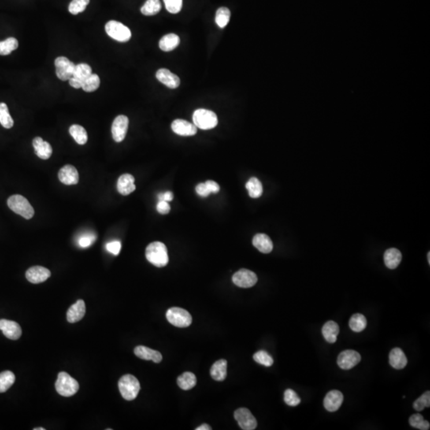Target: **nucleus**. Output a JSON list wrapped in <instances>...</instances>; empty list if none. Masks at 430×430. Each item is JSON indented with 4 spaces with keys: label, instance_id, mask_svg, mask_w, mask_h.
<instances>
[{
    "label": "nucleus",
    "instance_id": "obj_16",
    "mask_svg": "<svg viewBox=\"0 0 430 430\" xmlns=\"http://www.w3.org/2000/svg\"><path fill=\"white\" fill-rule=\"evenodd\" d=\"M172 128L175 133L182 136H191L197 133L196 126L181 119H177L172 122Z\"/></svg>",
    "mask_w": 430,
    "mask_h": 430
},
{
    "label": "nucleus",
    "instance_id": "obj_44",
    "mask_svg": "<svg viewBox=\"0 0 430 430\" xmlns=\"http://www.w3.org/2000/svg\"><path fill=\"white\" fill-rule=\"evenodd\" d=\"M284 402L290 406H297L301 403V398L297 395V393L291 389H287L284 391Z\"/></svg>",
    "mask_w": 430,
    "mask_h": 430
},
{
    "label": "nucleus",
    "instance_id": "obj_53",
    "mask_svg": "<svg viewBox=\"0 0 430 430\" xmlns=\"http://www.w3.org/2000/svg\"><path fill=\"white\" fill-rule=\"evenodd\" d=\"M427 256H428V264H430V253H429V252H428V255H427Z\"/></svg>",
    "mask_w": 430,
    "mask_h": 430
},
{
    "label": "nucleus",
    "instance_id": "obj_3",
    "mask_svg": "<svg viewBox=\"0 0 430 430\" xmlns=\"http://www.w3.org/2000/svg\"><path fill=\"white\" fill-rule=\"evenodd\" d=\"M55 388L57 392L63 397L75 395L79 390L78 381L71 377L66 372H60L57 375Z\"/></svg>",
    "mask_w": 430,
    "mask_h": 430
},
{
    "label": "nucleus",
    "instance_id": "obj_37",
    "mask_svg": "<svg viewBox=\"0 0 430 430\" xmlns=\"http://www.w3.org/2000/svg\"><path fill=\"white\" fill-rule=\"evenodd\" d=\"M19 46V42L15 38H8L5 41L0 42V55H8Z\"/></svg>",
    "mask_w": 430,
    "mask_h": 430
},
{
    "label": "nucleus",
    "instance_id": "obj_34",
    "mask_svg": "<svg viewBox=\"0 0 430 430\" xmlns=\"http://www.w3.org/2000/svg\"><path fill=\"white\" fill-rule=\"evenodd\" d=\"M162 5L160 0H147L141 8V13L146 16H155L160 12Z\"/></svg>",
    "mask_w": 430,
    "mask_h": 430
},
{
    "label": "nucleus",
    "instance_id": "obj_36",
    "mask_svg": "<svg viewBox=\"0 0 430 430\" xmlns=\"http://www.w3.org/2000/svg\"><path fill=\"white\" fill-rule=\"evenodd\" d=\"M0 123L5 128H12L14 125V120L10 115L8 105L5 103H0Z\"/></svg>",
    "mask_w": 430,
    "mask_h": 430
},
{
    "label": "nucleus",
    "instance_id": "obj_43",
    "mask_svg": "<svg viewBox=\"0 0 430 430\" xmlns=\"http://www.w3.org/2000/svg\"><path fill=\"white\" fill-rule=\"evenodd\" d=\"M430 406V392L424 393L420 398H417L414 402H413V408L417 411H422L423 409L425 407H429Z\"/></svg>",
    "mask_w": 430,
    "mask_h": 430
},
{
    "label": "nucleus",
    "instance_id": "obj_25",
    "mask_svg": "<svg viewBox=\"0 0 430 430\" xmlns=\"http://www.w3.org/2000/svg\"><path fill=\"white\" fill-rule=\"evenodd\" d=\"M389 361H390V366L397 370L403 369L407 364V358L405 353L402 349L398 347L393 349L390 351Z\"/></svg>",
    "mask_w": 430,
    "mask_h": 430
},
{
    "label": "nucleus",
    "instance_id": "obj_20",
    "mask_svg": "<svg viewBox=\"0 0 430 430\" xmlns=\"http://www.w3.org/2000/svg\"><path fill=\"white\" fill-rule=\"evenodd\" d=\"M86 304H85L84 301L78 300L75 305H73L69 308V310L67 312V320L71 324L80 321L84 317L85 314H86Z\"/></svg>",
    "mask_w": 430,
    "mask_h": 430
},
{
    "label": "nucleus",
    "instance_id": "obj_5",
    "mask_svg": "<svg viewBox=\"0 0 430 430\" xmlns=\"http://www.w3.org/2000/svg\"><path fill=\"white\" fill-rule=\"evenodd\" d=\"M193 121L197 128L202 130H209L215 128L218 124L217 115L207 109H200L194 111Z\"/></svg>",
    "mask_w": 430,
    "mask_h": 430
},
{
    "label": "nucleus",
    "instance_id": "obj_31",
    "mask_svg": "<svg viewBox=\"0 0 430 430\" xmlns=\"http://www.w3.org/2000/svg\"><path fill=\"white\" fill-rule=\"evenodd\" d=\"M69 133L78 145H84L87 143V131L82 126L73 124L69 128Z\"/></svg>",
    "mask_w": 430,
    "mask_h": 430
},
{
    "label": "nucleus",
    "instance_id": "obj_40",
    "mask_svg": "<svg viewBox=\"0 0 430 430\" xmlns=\"http://www.w3.org/2000/svg\"><path fill=\"white\" fill-rule=\"evenodd\" d=\"M409 424L413 428H418L421 430H428L429 428V422L424 420V417L421 414H413L409 417Z\"/></svg>",
    "mask_w": 430,
    "mask_h": 430
},
{
    "label": "nucleus",
    "instance_id": "obj_33",
    "mask_svg": "<svg viewBox=\"0 0 430 430\" xmlns=\"http://www.w3.org/2000/svg\"><path fill=\"white\" fill-rule=\"evenodd\" d=\"M367 324H368V321L365 316L360 313L353 315L349 321V327L354 332H361L364 331L367 327Z\"/></svg>",
    "mask_w": 430,
    "mask_h": 430
},
{
    "label": "nucleus",
    "instance_id": "obj_51",
    "mask_svg": "<svg viewBox=\"0 0 430 430\" xmlns=\"http://www.w3.org/2000/svg\"><path fill=\"white\" fill-rule=\"evenodd\" d=\"M159 201H166V202H171L174 198L173 193L171 191H167L165 193H160L158 194Z\"/></svg>",
    "mask_w": 430,
    "mask_h": 430
},
{
    "label": "nucleus",
    "instance_id": "obj_22",
    "mask_svg": "<svg viewBox=\"0 0 430 430\" xmlns=\"http://www.w3.org/2000/svg\"><path fill=\"white\" fill-rule=\"evenodd\" d=\"M134 353L141 360H152L156 364L162 361L163 356L158 350H153L145 346H138L134 350Z\"/></svg>",
    "mask_w": 430,
    "mask_h": 430
},
{
    "label": "nucleus",
    "instance_id": "obj_6",
    "mask_svg": "<svg viewBox=\"0 0 430 430\" xmlns=\"http://www.w3.org/2000/svg\"><path fill=\"white\" fill-rule=\"evenodd\" d=\"M170 324L177 327H187L192 323V316L185 309L174 307L168 309L166 314Z\"/></svg>",
    "mask_w": 430,
    "mask_h": 430
},
{
    "label": "nucleus",
    "instance_id": "obj_12",
    "mask_svg": "<svg viewBox=\"0 0 430 430\" xmlns=\"http://www.w3.org/2000/svg\"><path fill=\"white\" fill-rule=\"evenodd\" d=\"M361 361L360 353L354 350H343L337 359V364L343 370H350L354 368Z\"/></svg>",
    "mask_w": 430,
    "mask_h": 430
},
{
    "label": "nucleus",
    "instance_id": "obj_23",
    "mask_svg": "<svg viewBox=\"0 0 430 430\" xmlns=\"http://www.w3.org/2000/svg\"><path fill=\"white\" fill-rule=\"evenodd\" d=\"M33 146L35 149V154L42 159V160H48L50 158L53 149L50 144L44 141L41 137H35L33 140Z\"/></svg>",
    "mask_w": 430,
    "mask_h": 430
},
{
    "label": "nucleus",
    "instance_id": "obj_7",
    "mask_svg": "<svg viewBox=\"0 0 430 430\" xmlns=\"http://www.w3.org/2000/svg\"><path fill=\"white\" fill-rule=\"evenodd\" d=\"M105 31L109 37L120 42H128L131 37V31L128 27L114 20L106 23Z\"/></svg>",
    "mask_w": 430,
    "mask_h": 430
},
{
    "label": "nucleus",
    "instance_id": "obj_24",
    "mask_svg": "<svg viewBox=\"0 0 430 430\" xmlns=\"http://www.w3.org/2000/svg\"><path fill=\"white\" fill-rule=\"evenodd\" d=\"M253 245L262 253H269L273 249L270 238L265 234H257L253 238Z\"/></svg>",
    "mask_w": 430,
    "mask_h": 430
},
{
    "label": "nucleus",
    "instance_id": "obj_8",
    "mask_svg": "<svg viewBox=\"0 0 430 430\" xmlns=\"http://www.w3.org/2000/svg\"><path fill=\"white\" fill-rule=\"evenodd\" d=\"M54 65L56 67V75L57 78L63 82L69 80L72 78L76 67L75 63L69 61L65 57H57L54 61Z\"/></svg>",
    "mask_w": 430,
    "mask_h": 430
},
{
    "label": "nucleus",
    "instance_id": "obj_10",
    "mask_svg": "<svg viewBox=\"0 0 430 430\" xmlns=\"http://www.w3.org/2000/svg\"><path fill=\"white\" fill-rule=\"evenodd\" d=\"M234 418L243 430H253L257 428V422L251 412L246 408H239L234 412Z\"/></svg>",
    "mask_w": 430,
    "mask_h": 430
},
{
    "label": "nucleus",
    "instance_id": "obj_26",
    "mask_svg": "<svg viewBox=\"0 0 430 430\" xmlns=\"http://www.w3.org/2000/svg\"><path fill=\"white\" fill-rule=\"evenodd\" d=\"M402 253L395 248H391L385 252V265L390 269H394L397 268L402 261Z\"/></svg>",
    "mask_w": 430,
    "mask_h": 430
},
{
    "label": "nucleus",
    "instance_id": "obj_32",
    "mask_svg": "<svg viewBox=\"0 0 430 430\" xmlns=\"http://www.w3.org/2000/svg\"><path fill=\"white\" fill-rule=\"evenodd\" d=\"M246 187L251 198H257L261 196L263 193L262 184L257 178L252 177L248 181Z\"/></svg>",
    "mask_w": 430,
    "mask_h": 430
},
{
    "label": "nucleus",
    "instance_id": "obj_2",
    "mask_svg": "<svg viewBox=\"0 0 430 430\" xmlns=\"http://www.w3.org/2000/svg\"><path fill=\"white\" fill-rule=\"evenodd\" d=\"M119 390L122 397L127 401H132L137 397L140 390V384L135 376L125 375L119 380Z\"/></svg>",
    "mask_w": 430,
    "mask_h": 430
},
{
    "label": "nucleus",
    "instance_id": "obj_48",
    "mask_svg": "<svg viewBox=\"0 0 430 430\" xmlns=\"http://www.w3.org/2000/svg\"><path fill=\"white\" fill-rule=\"evenodd\" d=\"M156 209L161 214H168L171 210V206H170L168 202H166V201H159L158 204L156 206Z\"/></svg>",
    "mask_w": 430,
    "mask_h": 430
},
{
    "label": "nucleus",
    "instance_id": "obj_41",
    "mask_svg": "<svg viewBox=\"0 0 430 430\" xmlns=\"http://www.w3.org/2000/svg\"><path fill=\"white\" fill-rule=\"evenodd\" d=\"M253 360L257 362V364L265 367H271L273 364V359L272 358V356L265 350H259L253 354Z\"/></svg>",
    "mask_w": 430,
    "mask_h": 430
},
{
    "label": "nucleus",
    "instance_id": "obj_52",
    "mask_svg": "<svg viewBox=\"0 0 430 430\" xmlns=\"http://www.w3.org/2000/svg\"><path fill=\"white\" fill-rule=\"evenodd\" d=\"M196 430H211V427L209 426V424H203L200 425L198 428H195Z\"/></svg>",
    "mask_w": 430,
    "mask_h": 430
},
{
    "label": "nucleus",
    "instance_id": "obj_9",
    "mask_svg": "<svg viewBox=\"0 0 430 430\" xmlns=\"http://www.w3.org/2000/svg\"><path fill=\"white\" fill-rule=\"evenodd\" d=\"M232 280L234 284L238 287L247 289L257 284V276L252 271L246 268H242L233 275Z\"/></svg>",
    "mask_w": 430,
    "mask_h": 430
},
{
    "label": "nucleus",
    "instance_id": "obj_42",
    "mask_svg": "<svg viewBox=\"0 0 430 430\" xmlns=\"http://www.w3.org/2000/svg\"><path fill=\"white\" fill-rule=\"evenodd\" d=\"M90 4V0H73L69 6V12L72 15H78L82 13L86 10L88 4Z\"/></svg>",
    "mask_w": 430,
    "mask_h": 430
},
{
    "label": "nucleus",
    "instance_id": "obj_18",
    "mask_svg": "<svg viewBox=\"0 0 430 430\" xmlns=\"http://www.w3.org/2000/svg\"><path fill=\"white\" fill-rule=\"evenodd\" d=\"M343 402V395L339 390H331L324 398V405L327 411L335 412Z\"/></svg>",
    "mask_w": 430,
    "mask_h": 430
},
{
    "label": "nucleus",
    "instance_id": "obj_28",
    "mask_svg": "<svg viewBox=\"0 0 430 430\" xmlns=\"http://www.w3.org/2000/svg\"><path fill=\"white\" fill-rule=\"evenodd\" d=\"M339 333V325L334 321H328L324 324L322 328V334L324 335V339L329 343H334L336 342L337 336Z\"/></svg>",
    "mask_w": 430,
    "mask_h": 430
},
{
    "label": "nucleus",
    "instance_id": "obj_49",
    "mask_svg": "<svg viewBox=\"0 0 430 430\" xmlns=\"http://www.w3.org/2000/svg\"><path fill=\"white\" fill-rule=\"evenodd\" d=\"M197 194L200 196L202 197H207L209 196V194H210L209 192V190H208L207 187H206L205 183H199V184L197 186L196 188Z\"/></svg>",
    "mask_w": 430,
    "mask_h": 430
},
{
    "label": "nucleus",
    "instance_id": "obj_38",
    "mask_svg": "<svg viewBox=\"0 0 430 430\" xmlns=\"http://www.w3.org/2000/svg\"><path fill=\"white\" fill-rule=\"evenodd\" d=\"M231 19V12L227 8H220L217 11L215 16V22L220 28L227 27Z\"/></svg>",
    "mask_w": 430,
    "mask_h": 430
},
{
    "label": "nucleus",
    "instance_id": "obj_45",
    "mask_svg": "<svg viewBox=\"0 0 430 430\" xmlns=\"http://www.w3.org/2000/svg\"><path fill=\"white\" fill-rule=\"evenodd\" d=\"M166 9L172 14H177L180 12L183 6V0H164Z\"/></svg>",
    "mask_w": 430,
    "mask_h": 430
},
{
    "label": "nucleus",
    "instance_id": "obj_1",
    "mask_svg": "<svg viewBox=\"0 0 430 430\" xmlns=\"http://www.w3.org/2000/svg\"><path fill=\"white\" fill-rule=\"evenodd\" d=\"M146 258L151 264L161 268L168 265L169 261L168 249L162 242H154L149 244L145 252Z\"/></svg>",
    "mask_w": 430,
    "mask_h": 430
},
{
    "label": "nucleus",
    "instance_id": "obj_30",
    "mask_svg": "<svg viewBox=\"0 0 430 430\" xmlns=\"http://www.w3.org/2000/svg\"><path fill=\"white\" fill-rule=\"evenodd\" d=\"M177 384L182 390H191L196 386V376L191 372H185L178 378Z\"/></svg>",
    "mask_w": 430,
    "mask_h": 430
},
{
    "label": "nucleus",
    "instance_id": "obj_39",
    "mask_svg": "<svg viewBox=\"0 0 430 430\" xmlns=\"http://www.w3.org/2000/svg\"><path fill=\"white\" fill-rule=\"evenodd\" d=\"M100 84H101V81H100V78L98 77V75H95V74H92L85 81L82 88L84 91L87 92V93H92V92L96 91L99 88Z\"/></svg>",
    "mask_w": 430,
    "mask_h": 430
},
{
    "label": "nucleus",
    "instance_id": "obj_17",
    "mask_svg": "<svg viewBox=\"0 0 430 430\" xmlns=\"http://www.w3.org/2000/svg\"><path fill=\"white\" fill-rule=\"evenodd\" d=\"M58 179L63 184L75 185L79 181V174L75 167L67 164L60 169Z\"/></svg>",
    "mask_w": 430,
    "mask_h": 430
},
{
    "label": "nucleus",
    "instance_id": "obj_50",
    "mask_svg": "<svg viewBox=\"0 0 430 430\" xmlns=\"http://www.w3.org/2000/svg\"><path fill=\"white\" fill-rule=\"evenodd\" d=\"M205 184H206L208 190H209V192L210 193H215V194H216V193L219 192V190H220V187H219V185L216 182H214V181H206Z\"/></svg>",
    "mask_w": 430,
    "mask_h": 430
},
{
    "label": "nucleus",
    "instance_id": "obj_19",
    "mask_svg": "<svg viewBox=\"0 0 430 430\" xmlns=\"http://www.w3.org/2000/svg\"><path fill=\"white\" fill-rule=\"evenodd\" d=\"M156 78L167 87L176 89L180 85V79L177 75L171 72L169 69H160L156 72Z\"/></svg>",
    "mask_w": 430,
    "mask_h": 430
},
{
    "label": "nucleus",
    "instance_id": "obj_27",
    "mask_svg": "<svg viewBox=\"0 0 430 430\" xmlns=\"http://www.w3.org/2000/svg\"><path fill=\"white\" fill-rule=\"evenodd\" d=\"M210 375L213 380L218 382L224 381L227 376V361L220 360L215 362L210 369Z\"/></svg>",
    "mask_w": 430,
    "mask_h": 430
},
{
    "label": "nucleus",
    "instance_id": "obj_4",
    "mask_svg": "<svg viewBox=\"0 0 430 430\" xmlns=\"http://www.w3.org/2000/svg\"><path fill=\"white\" fill-rule=\"evenodd\" d=\"M8 205L12 211L21 215L24 219H31L35 214L34 208L28 200L19 194H15L10 197L8 200Z\"/></svg>",
    "mask_w": 430,
    "mask_h": 430
},
{
    "label": "nucleus",
    "instance_id": "obj_13",
    "mask_svg": "<svg viewBox=\"0 0 430 430\" xmlns=\"http://www.w3.org/2000/svg\"><path fill=\"white\" fill-rule=\"evenodd\" d=\"M129 120L124 115H120L115 119L112 125V138L117 143L124 140L128 131Z\"/></svg>",
    "mask_w": 430,
    "mask_h": 430
},
{
    "label": "nucleus",
    "instance_id": "obj_29",
    "mask_svg": "<svg viewBox=\"0 0 430 430\" xmlns=\"http://www.w3.org/2000/svg\"><path fill=\"white\" fill-rule=\"evenodd\" d=\"M180 43V38L177 35L175 34H168V35H164L161 39H160V48L163 51L169 52L175 50V48L179 46Z\"/></svg>",
    "mask_w": 430,
    "mask_h": 430
},
{
    "label": "nucleus",
    "instance_id": "obj_35",
    "mask_svg": "<svg viewBox=\"0 0 430 430\" xmlns=\"http://www.w3.org/2000/svg\"><path fill=\"white\" fill-rule=\"evenodd\" d=\"M15 381L16 376L12 371H6L0 373V393L6 392L12 387Z\"/></svg>",
    "mask_w": 430,
    "mask_h": 430
},
{
    "label": "nucleus",
    "instance_id": "obj_15",
    "mask_svg": "<svg viewBox=\"0 0 430 430\" xmlns=\"http://www.w3.org/2000/svg\"><path fill=\"white\" fill-rule=\"evenodd\" d=\"M0 330L8 339H19L22 335V328L16 322L12 320H0Z\"/></svg>",
    "mask_w": 430,
    "mask_h": 430
},
{
    "label": "nucleus",
    "instance_id": "obj_11",
    "mask_svg": "<svg viewBox=\"0 0 430 430\" xmlns=\"http://www.w3.org/2000/svg\"><path fill=\"white\" fill-rule=\"evenodd\" d=\"M93 74L91 67L86 63H80L75 67V73L69 80V85L75 89H80L85 81Z\"/></svg>",
    "mask_w": 430,
    "mask_h": 430
},
{
    "label": "nucleus",
    "instance_id": "obj_54",
    "mask_svg": "<svg viewBox=\"0 0 430 430\" xmlns=\"http://www.w3.org/2000/svg\"><path fill=\"white\" fill-rule=\"evenodd\" d=\"M34 430H45V428H42V427H40V428H34Z\"/></svg>",
    "mask_w": 430,
    "mask_h": 430
},
{
    "label": "nucleus",
    "instance_id": "obj_14",
    "mask_svg": "<svg viewBox=\"0 0 430 430\" xmlns=\"http://www.w3.org/2000/svg\"><path fill=\"white\" fill-rule=\"evenodd\" d=\"M51 272L42 266H33L29 268L26 272V277L27 280L33 284H39L46 281L50 277Z\"/></svg>",
    "mask_w": 430,
    "mask_h": 430
},
{
    "label": "nucleus",
    "instance_id": "obj_46",
    "mask_svg": "<svg viewBox=\"0 0 430 430\" xmlns=\"http://www.w3.org/2000/svg\"><path fill=\"white\" fill-rule=\"evenodd\" d=\"M105 247L109 253H112L113 255L117 256L120 253V249H121V243L119 241H113V242L107 243Z\"/></svg>",
    "mask_w": 430,
    "mask_h": 430
},
{
    "label": "nucleus",
    "instance_id": "obj_21",
    "mask_svg": "<svg viewBox=\"0 0 430 430\" xmlns=\"http://www.w3.org/2000/svg\"><path fill=\"white\" fill-rule=\"evenodd\" d=\"M135 190V179L129 174L122 175L117 181V190L122 195H128Z\"/></svg>",
    "mask_w": 430,
    "mask_h": 430
},
{
    "label": "nucleus",
    "instance_id": "obj_47",
    "mask_svg": "<svg viewBox=\"0 0 430 430\" xmlns=\"http://www.w3.org/2000/svg\"><path fill=\"white\" fill-rule=\"evenodd\" d=\"M96 237L94 235H85L81 237L78 240V244L82 248H88L95 242Z\"/></svg>",
    "mask_w": 430,
    "mask_h": 430
}]
</instances>
